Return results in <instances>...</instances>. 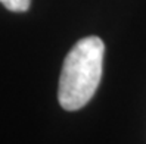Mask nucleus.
Wrapping results in <instances>:
<instances>
[{"mask_svg": "<svg viewBox=\"0 0 146 144\" xmlns=\"http://www.w3.org/2000/svg\"><path fill=\"white\" fill-rule=\"evenodd\" d=\"M105 44L99 37L78 40L64 59L58 87V101L65 110H78L92 100L104 71Z\"/></svg>", "mask_w": 146, "mask_h": 144, "instance_id": "obj_1", "label": "nucleus"}, {"mask_svg": "<svg viewBox=\"0 0 146 144\" xmlns=\"http://www.w3.org/2000/svg\"><path fill=\"white\" fill-rule=\"evenodd\" d=\"M0 3L11 12H27L31 0H0Z\"/></svg>", "mask_w": 146, "mask_h": 144, "instance_id": "obj_2", "label": "nucleus"}]
</instances>
